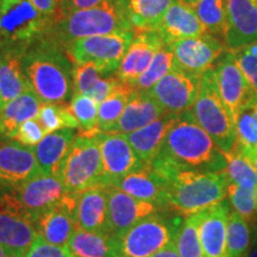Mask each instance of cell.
Masks as SVG:
<instances>
[{
  "mask_svg": "<svg viewBox=\"0 0 257 257\" xmlns=\"http://www.w3.org/2000/svg\"><path fill=\"white\" fill-rule=\"evenodd\" d=\"M133 30L114 0H102L91 9L53 19L48 40L66 47L80 38ZM135 31V30H134Z\"/></svg>",
  "mask_w": 257,
  "mask_h": 257,
  "instance_id": "obj_4",
  "label": "cell"
},
{
  "mask_svg": "<svg viewBox=\"0 0 257 257\" xmlns=\"http://www.w3.org/2000/svg\"><path fill=\"white\" fill-rule=\"evenodd\" d=\"M53 17L43 15L31 0H0V44L24 50L48 37Z\"/></svg>",
  "mask_w": 257,
  "mask_h": 257,
  "instance_id": "obj_5",
  "label": "cell"
},
{
  "mask_svg": "<svg viewBox=\"0 0 257 257\" xmlns=\"http://www.w3.org/2000/svg\"><path fill=\"white\" fill-rule=\"evenodd\" d=\"M24 257H74L68 246L48 243L41 236L37 237Z\"/></svg>",
  "mask_w": 257,
  "mask_h": 257,
  "instance_id": "obj_45",
  "label": "cell"
},
{
  "mask_svg": "<svg viewBox=\"0 0 257 257\" xmlns=\"http://www.w3.org/2000/svg\"><path fill=\"white\" fill-rule=\"evenodd\" d=\"M133 30H157L169 6L176 0H114Z\"/></svg>",
  "mask_w": 257,
  "mask_h": 257,
  "instance_id": "obj_30",
  "label": "cell"
},
{
  "mask_svg": "<svg viewBox=\"0 0 257 257\" xmlns=\"http://www.w3.org/2000/svg\"><path fill=\"white\" fill-rule=\"evenodd\" d=\"M252 230L251 225L237 212H230L226 238L229 257H248L252 245Z\"/></svg>",
  "mask_w": 257,
  "mask_h": 257,
  "instance_id": "obj_35",
  "label": "cell"
},
{
  "mask_svg": "<svg viewBox=\"0 0 257 257\" xmlns=\"http://www.w3.org/2000/svg\"><path fill=\"white\" fill-rule=\"evenodd\" d=\"M186 216L169 208H161L135 224L119 237L121 257H152L175 242Z\"/></svg>",
  "mask_w": 257,
  "mask_h": 257,
  "instance_id": "obj_7",
  "label": "cell"
},
{
  "mask_svg": "<svg viewBox=\"0 0 257 257\" xmlns=\"http://www.w3.org/2000/svg\"><path fill=\"white\" fill-rule=\"evenodd\" d=\"M136 36V31L123 30L112 34L80 38L64 47L73 63L93 62L113 75Z\"/></svg>",
  "mask_w": 257,
  "mask_h": 257,
  "instance_id": "obj_10",
  "label": "cell"
},
{
  "mask_svg": "<svg viewBox=\"0 0 257 257\" xmlns=\"http://www.w3.org/2000/svg\"><path fill=\"white\" fill-rule=\"evenodd\" d=\"M167 208L182 216L195 213L227 197L226 173H205L179 170L168 176Z\"/></svg>",
  "mask_w": 257,
  "mask_h": 257,
  "instance_id": "obj_3",
  "label": "cell"
},
{
  "mask_svg": "<svg viewBox=\"0 0 257 257\" xmlns=\"http://www.w3.org/2000/svg\"><path fill=\"white\" fill-rule=\"evenodd\" d=\"M44 136H46V133L40 121L37 119H30L19 126L14 141L21 143L22 146L34 148L43 140Z\"/></svg>",
  "mask_w": 257,
  "mask_h": 257,
  "instance_id": "obj_44",
  "label": "cell"
},
{
  "mask_svg": "<svg viewBox=\"0 0 257 257\" xmlns=\"http://www.w3.org/2000/svg\"><path fill=\"white\" fill-rule=\"evenodd\" d=\"M166 110L147 91L134 89L123 113L108 133L130 134L159 119Z\"/></svg>",
  "mask_w": 257,
  "mask_h": 257,
  "instance_id": "obj_23",
  "label": "cell"
},
{
  "mask_svg": "<svg viewBox=\"0 0 257 257\" xmlns=\"http://www.w3.org/2000/svg\"><path fill=\"white\" fill-rule=\"evenodd\" d=\"M201 219V211L185 217L175 238V246L181 257H205L202 250L199 225Z\"/></svg>",
  "mask_w": 257,
  "mask_h": 257,
  "instance_id": "obj_36",
  "label": "cell"
},
{
  "mask_svg": "<svg viewBox=\"0 0 257 257\" xmlns=\"http://www.w3.org/2000/svg\"><path fill=\"white\" fill-rule=\"evenodd\" d=\"M227 165L225 173L230 182L237 184L246 188H257V172L251 166L248 159L234 148L232 152L225 154Z\"/></svg>",
  "mask_w": 257,
  "mask_h": 257,
  "instance_id": "obj_41",
  "label": "cell"
},
{
  "mask_svg": "<svg viewBox=\"0 0 257 257\" xmlns=\"http://www.w3.org/2000/svg\"><path fill=\"white\" fill-rule=\"evenodd\" d=\"M102 0H61L57 12L54 16L53 19L62 17L72 12L80 11V10L91 9L93 6L100 4Z\"/></svg>",
  "mask_w": 257,
  "mask_h": 257,
  "instance_id": "obj_46",
  "label": "cell"
},
{
  "mask_svg": "<svg viewBox=\"0 0 257 257\" xmlns=\"http://www.w3.org/2000/svg\"><path fill=\"white\" fill-rule=\"evenodd\" d=\"M237 148L240 153L243 154L244 156L248 159V161L251 163V166L255 168V170L257 172V147H252V148H243L239 147L237 144Z\"/></svg>",
  "mask_w": 257,
  "mask_h": 257,
  "instance_id": "obj_48",
  "label": "cell"
},
{
  "mask_svg": "<svg viewBox=\"0 0 257 257\" xmlns=\"http://www.w3.org/2000/svg\"><path fill=\"white\" fill-rule=\"evenodd\" d=\"M133 91L134 88L126 83H121L107 99L99 104L96 133H108L114 126L123 113Z\"/></svg>",
  "mask_w": 257,
  "mask_h": 257,
  "instance_id": "obj_34",
  "label": "cell"
},
{
  "mask_svg": "<svg viewBox=\"0 0 257 257\" xmlns=\"http://www.w3.org/2000/svg\"><path fill=\"white\" fill-rule=\"evenodd\" d=\"M169 47L174 56L175 67L200 76L227 49L223 40L208 32L174 42Z\"/></svg>",
  "mask_w": 257,
  "mask_h": 257,
  "instance_id": "obj_14",
  "label": "cell"
},
{
  "mask_svg": "<svg viewBox=\"0 0 257 257\" xmlns=\"http://www.w3.org/2000/svg\"><path fill=\"white\" fill-rule=\"evenodd\" d=\"M226 165L225 154L198 124L189 108L179 113L150 167L166 178L179 170L220 173Z\"/></svg>",
  "mask_w": 257,
  "mask_h": 257,
  "instance_id": "obj_1",
  "label": "cell"
},
{
  "mask_svg": "<svg viewBox=\"0 0 257 257\" xmlns=\"http://www.w3.org/2000/svg\"><path fill=\"white\" fill-rule=\"evenodd\" d=\"M234 126L239 147H257V93L240 108Z\"/></svg>",
  "mask_w": 257,
  "mask_h": 257,
  "instance_id": "obj_40",
  "label": "cell"
},
{
  "mask_svg": "<svg viewBox=\"0 0 257 257\" xmlns=\"http://www.w3.org/2000/svg\"><path fill=\"white\" fill-rule=\"evenodd\" d=\"M31 2L42 14L54 18V16L57 12V9H59L61 0H31Z\"/></svg>",
  "mask_w": 257,
  "mask_h": 257,
  "instance_id": "obj_47",
  "label": "cell"
},
{
  "mask_svg": "<svg viewBox=\"0 0 257 257\" xmlns=\"http://www.w3.org/2000/svg\"><path fill=\"white\" fill-rule=\"evenodd\" d=\"M37 120L46 135L63 128H80L78 119L67 104H42Z\"/></svg>",
  "mask_w": 257,
  "mask_h": 257,
  "instance_id": "obj_38",
  "label": "cell"
},
{
  "mask_svg": "<svg viewBox=\"0 0 257 257\" xmlns=\"http://www.w3.org/2000/svg\"><path fill=\"white\" fill-rule=\"evenodd\" d=\"M23 51L12 48H3L0 51V111L31 89L22 67Z\"/></svg>",
  "mask_w": 257,
  "mask_h": 257,
  "instance_id": "obj_29",
  "label": "cell"
},
{
  "mask_svg": "<svg viewBox=\"0 0 257 257\" xmlns=\"http://www.w3.org/2000/svg\"><path fill=\"white\" fill-rule=\"evenodd\" d=\"M180 2L184 3V4H186V5L191 6V8H194V6L197 5L200 0H180Z\"/></svg>",
  "mask_w": 257,
  "mask_h": 257,
  "instance_id": "obj_50",
  "label": "cell"
},
{
  "mask_svg": "<svg viewBox=\"0 0 257 257\" xmlns=\"http://www.w3.org/2000/svg\"><path fill=\"white\" fill-rule=\"evenodd\" d=\"M193 9L205 31L224 41L227 29V0H200Z\"/></svg>",
  "mask_w": 257,
  "mask_h": 257,
  "instance_id": "obj_33",
  "label": "cell"
},
{
  "mask_svg": "<svg viewBox=\"0 0 257 257\" xmlns=\"http://www.w3.org/2000/svg\"><path fill=\"white\" fill-rule=\"evenodd\" d=\"M41 174L34 148L16 141H0V186L17 187Z\"/></svg>",
  "mask_w": 257,
  "mask_h": 257,
  "instance_id": "obj_16",
  "label": "cell"
},
{
  "mask_svg": "<svg viewBox=\"0 0 257 257\" xmlns=\"http://www.w3.org/2000/svg\"><path fill=\"white\" fill-rule=\"evenodd\" d=\"M16 191L36 220L44 212L60 205L68 193L61 179L42 173L17 186Z\"/></svg>",
  "mask_w": 257,
  "mask_h": 257,
  "instance_id": "obj_18",
  "label": "cell"
},
{
  "mask_svg": "<svg viewBox=\"0 0 257 257\" xmlns=\"http://www.w3.org/2000/svg\"><path fill=\"white\" fill-rule=\"evenodd\" d=\"M200 75L174 67L147 92L155 98L167 112L181 113L194 105L200 88Z\"/></svg>",
  "mask_w": 257,
  "mask_h": 257,
  "instance_id": "obj_11",
  "label": "cell"
},
{
  "mask_svg": "<svg viewBox=\"0 0 257 257\" xmlns=\"http://www.w3.org/2000/svg\"><path fill=\"white\" fill-rule=\"evenodd\" d=\"M178 115L179 113L166 112L159 119L154 120L153 123L146 125L140 130L124 134L128 143L134 148L135 153L147 166L152 165L153 161L155 160L169 128L175 123Z\"/></svg>",
  "mask_w": 257,
  "mask_h": 257,
  "instance_id": "obj_28",
  "label": "cell"
},
{
  "mask_svg": "<svg viewBox=\"0 0 257 257\" xmlns=\"http://www.w3.org/2000/svg\"><path fill=\"white\" fill-rule=\"evenodd\" d=\"M76 224L80 229L89 232L112 236L108 216L107 186H93L79 195Z\"/></svg>",
  "mask_w": 257,
  "mask_h": 257,
  "instance_id": "obj_22",
  "label": "cell"
},
{
  "mask_svg": "<svg viewBox=\"0 0 257 257\" xmlns=\"http://www.w3.org/2000/svg\"><path fill=\"white\" fill-rule=\"evenodd\" d=\"M157 31L167 46L186 38L200 36L206 32L194 9L180 0H176L169 6Z\"/></svg>",
  "mask_w": 257,
  "mask_h": 257,
  "instance_id": "obj_24",
  "label": "cell"
},
{
  "mask_svg": "<svg viewBox=\"0 0 257 257\" xmlns=\"http://www.w3.org/2000/svg\"><path fill=\"white\" fill-rule=\"evenodd\" d=\"M37 220L16 187L0 186V245L8 257H24L37 239Z\"/></svg>",
  "mask_w": 257,
  "mask_h": 257,
  "instance_id": "obj_8",
  "label": "cell"
},
{
  "mask_svg": "<svg viewBox=\"0 0 257 257\" xmlns=\"http://www.w3.org/2000/svg\"><path fill=\"white\" fill-rule=\"evenodd\" d=\"M74 94H86L101 104L121 85L119 79L110 75L101 67L93 62L74 63Z\"/></svg>",
  "mask_w": 257,
  "mask_h": 257,
  "instance_id": "obj_27",
  "label": "cell"
},
{
  "mask_svg": "<svg viewBox=\"0 0 257 257\" xmlns=\"http://www.w3.org/2000/svg\"><path fill=\"white\" fill-rule=\"evenodd\" d=\"M41 105L42 102L32 89L9 102L0 111V141L14 140L22 124L37 119Z\"/></svg>",
  "mask_w": 257,
  "mask_h": 257,
  "instance_id": "obj_31",
  "label": "cell"
},
{
  "mask_svg": "<svg viewBox=\"0 0 257 257\" xmlns=\"http://www.w3.org/2000/svg\"><path fill=\"white\" fill-rule=\"evenodd\" d=\"M248 257H257V246H256V248H255V249H253V250H252V251H251V252H250V253H249V255H248Z\"/></svg>",
  "mask_w": 257,
  "mask_h": 257,
  "instance_id": "obj_51",
  "label": "cell"
},
{
  "mask_svg": "<svg viewBox=\"0 0 257 257\" xmlns=\"http://www.w3.org/2000/svg\"><path fill=\"white\" fill-rule=\"evenodd\" d=\"M108 216L111 234L119 238L128 229L161 208L150 201L141 200L119 188L107 186Z\"/></svg>",
  "mask_w": 257,
  "mask_h": 257,
  "instance_id": "obj_15",
  "label": "cell"
},
{
  "mask_svg": "<svg viewBox=\"0 0 257 257\" xmlns=\"http://www.w3.org/2000/svg\"><path fill=\"white\" fill-rule=\"evenodd\" d=\"M95 137L101 153L105 186L148 167L135 153L124 134L95 133Z\"/></svg>",
  "mask_w": 257,
  "mask_h": 257,
  "instance_id": "obj_13",
  "label": "cell"
},
{
  "mask_svg": "<svg viewBox=\"0 0 257 257\" xmlns=\"http://www.w3.org/2000/svg\"><path fill=\"white\" fill-rule=\"evenodd\" d=\"M174 67L175 63L172 49L169 46L165 44L154 57L146 72L135 81L128 83V86L134 89H138V91H149Z\"/></svg>",
  "mask_w": 257,
  "mask_h": 257,
  "instance_id": "obj_37",
  "label": "cell"
},
{
  "mask_svg": "<svg viewBox=\"0 0 257 257\" xmlns=\"http://www.w3.org/2000/svg\"><path fill=\"white\" fill-rule=\"evenodd\" d=\"M61 181L67 191L75 194L104 185V167L95 133L76 135L63 165Z\"/></svg>",
  "mask_w": 257,
  "mask_h": 257,
  "instance_id": "obj_9",
  "label": "cell"
},
{
  "mask_svg": "<svg viewBox=\"0 0 257 257\" xmlns=\"http://www.w3.org/2000/svg\"><path fill=\"white\" fill-rule=\"evenodd\" d=\"M0 257H8V256H6V253H5L4 250H3L2 245H0Z\"/></svg>",
  "mask_w": 257,
  "mask_h": 257,
  "instance_id": "obj_52",
  "label": "cell"
},
{
  "mask_svg": "<svg viewBox=\"0 0 257 257\" xmlns=\"http://www.w3.org/2000/svg\"><path fill=\"white\" fill-rule=\"evenodd\" d=\"M230 212L226 199L201 211L199 236L205 257H229L226 238Z\"/></svg>",
  "mask_w": 257,
  "mask_h": 257,
  "instance_id": "obj_20",
  "label": "cell"
},
{
  "mask_svg": "<svg viewBox=\"0 0 257 257\" xmlns=\"http://www.w3.org/2000/svg\"><path fill=\"white\" fill-rule=\"evenodd\" d=\"M108 186L141 200L153 202L160 208H167V181L150 166L115 180Z\"/></svg>",
  "mask_w": 257,
  "mask_h": 257,
  "instance_id": "obj_25",
  "label": "cell"
},
{
  "mask_svg": "<svg viewBox=\"0 0 257 257\" xmlns=\"http://www.w3.org/2000/svg\"><path fill=\"white\" fill-rule=\"evenodd\" d=\"M67 246L74 257H121L119 242L115 237L89 232L80 227Z\"/></svg>",
  "mask_w": 257,
  "mask_h": 257,
  "instance_id": "obj_32",
  "label": "cell"
},
{
  "mask_svg": "<svg viewBox=\"0 0 257 257\" xmlns=\"http://www.w3.org/2000/svg\"><path fill=\"white\" fill-rule=\"evenodd\" d=\"M69 107L79 121L80 133H96L99 104L94 99L86 94H74Z\"/></svg>",
  "mask_w": 257,
  "mask_h": 257,
  "instance_id": "obj_42",
  "label": "cell"
},
{
  "mask_svg": "<svg viewBox=\"0 0 257 257\" xmlns=\"http://www.w3.org/2000/svg\"><path fill=\"white\" fill-rule=\"evenodd\" d=\"M55 42H37L22 54L29 86L42 104H66L74 95V63Z\"/></svg>",
  "mask_w": 257,
  "mask_h": 257,
  "instance_id": "obj_2",
  "label": "cell"
},
{
  "mask_svg": "<svg viewBox=\"0 0 257 257\" xmlns=\"http://www.w3.org/2000/svg\"><path fill=\"white\" fill-rule=\"evenodd\" d=\"M152 257H181V256H180L178 250H176L175 242H173L168 244L166 248L160 250L159 252H156L155 255H153Z\"/></svg>",
  "mask_w": 257,
  "mask_h": 257,
  "instance_id": "obj_49",
  "label": "cell"
},
{
  "mask_svg": "<svg viewBox=\"0 0 257 257\" xmlns=\"http://www.w3.org/2000/svg\"><path fill=\"white\" fill-rule=\"evenodd\" d=\"M79 195L68 192L60 205L44 212L38 218L37 230L42 238L55 245H68L69 239L78 229L76 207Z\"/></svg>",
  "mask_w": 257,
  "mask_h": 257,
  "instance_id": "obj_17",
  "label": "cell"
},
{
  "mask_svg": "<svg viewBox=\"0 0 257 257\" xmlns=\"http://www.w3.org/2000/svg\"><path fill=\"white\" fill-rule=\"evenodd\" d=\"M212 68L214 70L221 99L234 123L240 108L256 94V92L240 70L232 50H225L216 60Z\"/></svg>",
  "mask_w": 257,
  "mask_h": 257,
  "instance_id": "obj_12",
  "label": "cell"
},
{
  "mask_svg": "<svg viewBox=\"0 0 257 257\" xmlns=\"http://www.w3.org/2000/svg\"><path fill=\"white\" fill-rule=\"evenodd\" d=\"M232 51L244 76L257 93V54L251 53L246 47Z\"/></svg>",
  "mask_w": 257,
  "mask_h": 257,
  "instance_id": "obj_43",
  "label": "cell"
},
{
  "mask_svg": "<svg viewBox=\"0 0 257 257\" xmlns=\"http://www.w3.org/2000/svg\"><path fill=\"white\" fill-rule=\"evenodd\" d=\"M225 46L237 50L257 42V0H227Z\"/></svg>",
  "mask_w": 257,
  "mask_h": 257,
  "instance_id": "obj_21",
  "label": "cell"
},
{
  "mask_svg": "<svg viewBox=\"0 0 257 257\" xmlns=\"http://www.w3.org/2000/svg\"><path fill=\"white\" fill-rule=\"evenodd\" d=\"M75 137L73 128H63L46 135L43 140L34 147L42 174L61 179L63 165Z\"/></svg>",
  "mask_w": 257,
  "mask_h": 257,
  "instance_id": "obj_26",
  "label": "cell"
},
{
  "mask_svg": "<svg viewBox=\"0 0 257 257\" xmlns=\"http://www.w3.org/2000/svg\"><path fill=\"white\" fill-rule=\"evenodd\" d=\"M227 199L233 211L257 230V188H246L229 181Z\"/></svg>",
  "mask_w": 257,
  "mask_h": 257,
  "instance_id": "obj_39",
  "label": "cell"
},
{
  "mask_svg": "<svg viewBox=\"0 0 257 257\" xmlns=\"http://www.w3.org/2000/svg\"><path fill=\"white\" fill-rule=\"evenodd\" d=\"M163 46L165 42L157 30L136 32V36L121 60L119 68L115 72V76L126 85L135 81L146 72Z\"/></svg>",
  "mask_w": 257,
  "mask_h": 257,
  "instance_id": "obj_19",
  "label": "cell"
},
{
  "mask_svg": "<svg viewBox=\"0 0 257 257\" xmlns=\"http://www.w3.org/2000/svg\"><path fill=\"white\" fill-rule=\"evenodd\" d=\"M191 110L198 124L210 135L221 152H232L237 146L236 126L221 99L212 67L202 73L198 98Z\"/></svg>",
  "mask_w": 257,
  "mask_h": 257,
  "instance_id": "obj_6",
  "label": "cell"
}]
</instances>
